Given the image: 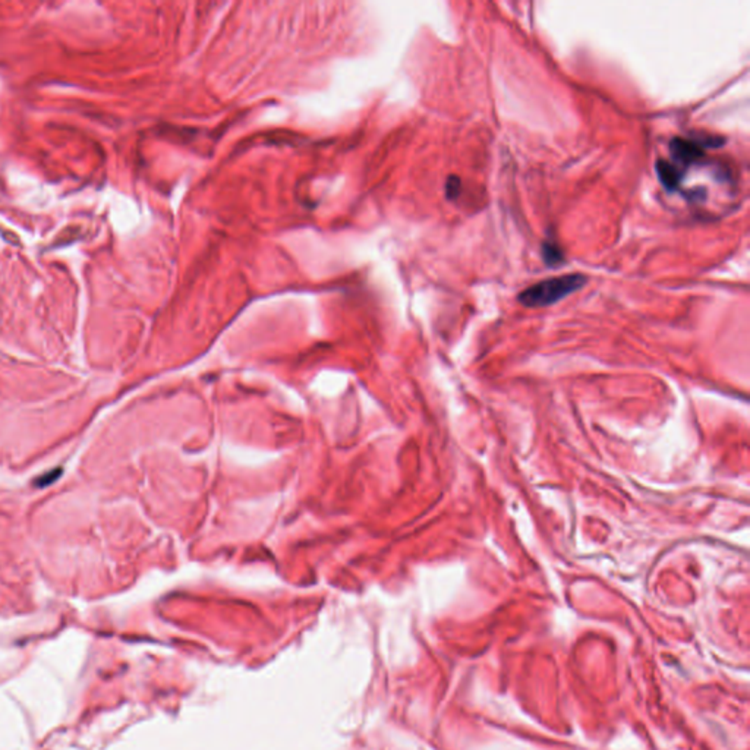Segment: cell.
Masks as SVG:
<instances>
[{
	"label": "cell",
	"mask_w": 750,
	"mask_h": 750,
	"mask_svg": "<svg viewBox=\"0 0 750 750\" xmlns=\"http://www.w3.org/2000/svg\"><path fill=\"white\" fill-rule=\"evenodd\" d=\"M459 192H460V181H459V177L452 176V177L448 179V182H447V195H448V198H455V197H457Z\"/></svg>",
	"instance_id": "obj_4"
},
{
	"label": "cell",
	"mask_w": 750,
	"mask_h": 750,
	"mask_svg": "<svg viewBox=\"0 0 750 750\" xmlns=\"http://www.w3.org/2000/svg\"><path fill=\"white\" fill-rule=\"evenodd\" d=\"M543 255H544V260L548 265H559L563 263L564 260V255H563V251L556 245V244H551V242H547L544 244V248H543Z\"/></svg>",
	"instance_id": "obj_3"
},
{
	"label": "cell",
	"mask_w": 750,
	"mask_h": 750,
	"mask_svg": "<svg viewBox=\"0 0 750 750\" xmlns=\"http://www.w3.org/2000/svg\"><path fill=\"white\" fill-rule=\"evenodd\" d=\"M587 284L583 274H566L539 281L519 295V302L528 308L548 307L561 301Z\"/></svg>",
	"instance_id": "obj_1"
},
{
	"label": "cell",
	"mask_w": 750,
	"mask_h": 750,
	"mask_svg": "<svg viewBox=\"0 0 750 750\" xmlns=\"http://www.w3.org/2000/svg\"><path fill=\"white\" fill-rule=\"evenodd\" d=\"M656 172L659 176V181L668 189L674 191L680 186L682 182V172L674 166L672 163H668L666 160H658L656 163Z\"/></svg>",
	"instance_id": "obj_2"
}]
</instances>
